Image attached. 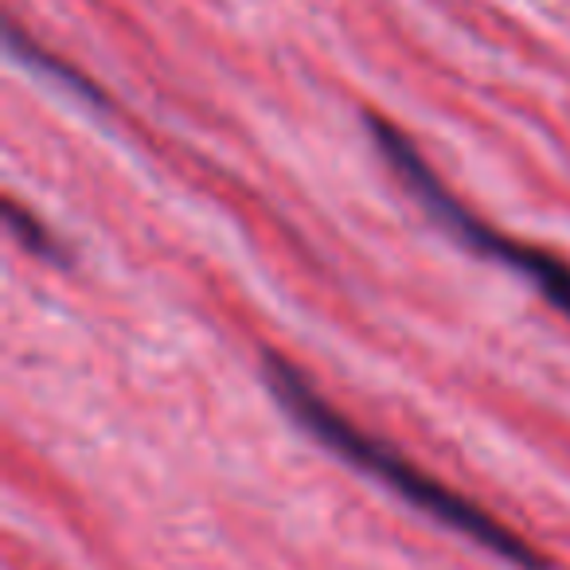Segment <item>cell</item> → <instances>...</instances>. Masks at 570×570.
I'll return each mask as SVG.
<instances>
[{"instance_id": "6da1fadb", "label": "cell", "mask_w": 570, "mask_h": 570, "mask_svg": "<svg viewBox=\"0 0 570 570\" xmlns=\"http://www.w3.org/2000/svg\"><path fill=\"white\" fill-rule=\"evenodd\" d=\"M266 375H269V387H274L277 403L294 414V419L302 422V426L309 430L321 445L336 450L344 461H352V465H360L364 473H372L375 481H383L387 489H395L406 504L422 508L426 515L442 520L445 528L461 531V535L473 539L476 547H484V551L515 562L520 570H547L551 567V562H547L543 554L528 543V539L515 535L512 528H504V523H500L497 515L484 512L481 504H473V500L461 497V492L445 489L442 481H434V476H426L419 465H411L406 458H399V453L391 450V445H383L380 438H372V434H364V430L352 426L341 411H333V406H328L325 399L305 383V375L297 372V367H289L277 356H266Z\"/></svg>"}, {"instance_id": "7a4b0ae2", "label": "cell", "mask_w": 570, "mask_h": 570, "mask_svg": "<svg viewBox=\"0 0 570 570\" xmlns=\"http://www.w3.org/2000/svg\"><path fill=\"white\" fill-rule=\"evenodd\" d=\"M367 129H372V141L380 145L387 165L403 176L406 191H411V196L419 199V204L426 207V212L434 215L458 243H465L469 250L484 254V258L500 262V266L515 269V274L531 277V282L539 285V294H543L554 309H562V317H570V266L567 262L554 258V254H547V250H535V246L515 243V238H508V235H497V230H489L481 219H473V215H469L465 207L438 184V176L430 173V165L419 157L411 137L399 134L391 121L367 114Z\"/></svg>"}, {"instance_id": "3957f363", "label": "cell", "mask_w": 570, "mask_h": 570, "mask_svg": "<svg viewBox=\"0 0 570 570\" xmlns=\"http://www.w3.org/2000/svg\"><path fill=\"white\" fill-rule=\"evenodd\" d=\"M4 212H9V227L17 230L20 238H24V246L32 254H40V258H59V246H56V238L48 235V230L40 227V219H32V215H24L17 204H4Z\"/></svg>"}]
</instances>
